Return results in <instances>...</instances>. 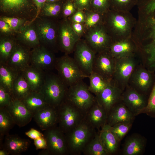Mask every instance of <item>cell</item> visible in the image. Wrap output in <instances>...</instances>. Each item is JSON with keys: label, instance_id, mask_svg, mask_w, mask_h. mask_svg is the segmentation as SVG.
Listing matches in <instances>:
<instances>
[{"label": "cell", "instance_id": "cell-1", "mask_svg": "<svg viewBox=\"0 0 155 155\" xmlns=\"http://www.w3.org/2000/svg\"><path fill=\"white\" fill-rule=\"evenodd\" d=\"M132 37L147 63L155 67V0H140Z\"/></svg>", "mask_w": 155, "mask_h": 155}, {"label": "cell", "instance_id": "cell-2", "mask_svg": "<svg viewBox=\"0 0 155 155\" xmlns=\"http://www.w3.org/2000/svg\"><path fill=\"white\" fill-rule=\"evenodd\" d=\"M136 21L130 11L110 9L104 14L103 25L112 41L131 37Z\"/></svg>", "mask_w": 155, "mask_h": 155}, {"label": "cell", "instance_id": "cell-3", "mask_svg": "<svg viewBox=\"0 0 155 155\" xmlns=\"http://www.w3.org/2000/svg\"><path fill=\"white\" fill-rule=\"evenodd\" d=\"M98 131L84 120L75 128L65 134L68 155L83 154L85 147Z\"/></svg>", "mask_w": 155, "mask_h": 155}, {"label": "cell", "instance_id": "cell-4", "mask_svg": "<svg viewBox=\"0 0 155 155\" xmlns=\"http://www.w3.org/2000/svg\"><path fill=\"white\" fill-rule=\"evenodd\" d=\"M68 88L58 75L46 74L38 92L48 105L57 108L65 100Z\"/></svg>", "mask_w": 155, "mask_h": 155}, {"label": "cell", "instance_id": "cell-5", "mask_svg": "<svg viewBox=\"0 0 155 155\" xmlns=\"http://www.w3.org/2000/svg\"><path fill=\"white\" fill-rule=\"evenodd\" d=\"M65 100L79 109L85 115L96 102L95 96L82 81L68 88Z\"/></svg>", "mask_w": 155, "mask_h": 155}, {"label": "cell", "instance_id": "cell-6", "mask_svg": "<svg viewBox=\"0 0 155 155\" xmlns=\"http://www.w3.org/2000/svg\"><path fill=\"white\" fill-rule=\"evenodd\" d=\"M55 66L58 76L68 87L88 76L80 69L73 58L65 54L56 60Z\"/></svg>", "mask_w": 155, "mask_h": 155}, {"label": "cell", "instance_id": "cell-7", "mask_svg": "<svg viewBox=\"0 0 155 155\" xmlns=\"http://www.w3.org/2000/svg\"><path fill=\"white\" fill-rule=\"evenodd\" d=\"M57 108L58 126L65 134L71 131L84 120V114L65 100Z\"/></svg>", "mask_w": 155, "mask_h": 155}, {"label": "cell", "instance_id": "cell-8", "mask_svg": "<svg viewBox=\"0 0 155 155\" xmlns=\"http://www.w3.org/2000/svg\"><path fill=\"white\" fill-rule=\"evenodd\" d=\"M84 36L86 43L96 54L109 49L112 42L103 24L89 30Z\"/></svg>", "mask_w": 155, "mask_h": 155}, {"label": "cell", "instance_id": "cell-9", "mask_svg": "<svg viewBox=\"0 0 155 155\" xmlns=\"http://www.w3.org/2000/svg\"><path fill=\"white\" fill-rule=\"evenodd\" d=\"M134 56L115 59L113 81L123 91L128 85L131 76L136 68Z\"/></svg>", "mask_w": 155, "mask_h": 155}, {"label": "cell", "instance_id": "cell-10", "mask_svg": "<svg viewBox=\"0 0 155 155\" xmlns=\"http://www.w3.org/2000/svg\"><path fill=\"white\" fill-rule=\"evenodd\" d=\"M74 61L82 71L88 77L92 72V67L96 53L81 39L74 49Z\"/></svg>", "mask_w": 155, "mask_h": 155}, {"label": "cell", "instance_id": "cell-11", "mask_svg": "<svg viewBox=\"0 0 155 155\" xmlns=\"http://www.w3.org/2000/svg\"><path fill=\"white\" fill-rule=\"evenodd\" d=\"M44 134L49 155H68L65 134L57 125L45 131Z\"/></svg>", "mask_w": 155, "mask_h": 155}, {"label": "cell", "instance_id": "cell-12", "mask_svg": "<svg viewBox=\"0 0 155 155\" xmlns=\"http://www.w3.org/2000/svg\"><path fill=\"white\" fill-rule=\"evenodd\" d=\"M0 9L8 16L23 18L31 12L37 13L33 0H0Z\"/></svg>", "mask_w": 155, "mask_h": 155}, {"label": "cell", "instance_id": "cell-13", "mask_svg": "<svg viewBox=\"0 0 155 155\" xmlns=\"http://www.w3.org/2000/svg\"><path fill=\"white\" fill-rule=\"evenodd\" d=\"M115 59L109 49L96 54L92 71L102 76L110 82L113 81L115 69Z\"/></svg>", "mask_w": 155, "mask_h": 155}, {"label": "cell", "instance_id": "cell-14", "mask_svg": "<svg viewBox=\"0 0 155 155\" xmlns=\"http://www.w3.org/2000/svg\"><path fill=\"white\" fill-rule=\"evenodd\" d=\"M80 39L71 27L69 20L64 19L58 28L57 41L61 50L66 54L71 53Z\"/></svg>", "mask_w": 155, "mask_h": 155}, {"label": "cell", "instance_id": "cell-15", "mask_svg": "<svg viewBox=\"0 0 155 155\" xmlns=\"http://www.w3.org/2000/svg\"><path fill=\"white\" fill-rule=\"evenodd\" d=\"M121 100L135 116L141 114L148 102L143 94L128 85L123 91Z\"/></svg>", "mask_w": 155, "mask_h": 155}, {"label": "cell", "instance_id": "cell-16", "mask_svg": "<svg viewBox=\"0 0 155 155\" xmlns=\"http://www.w3.org/2000/svg\"><path fill=\"white\" fill-rule=\"evenodd\" d=\"M56 61L53 53L40 45L33 48L31 52L30 65L44 71L55 66Z\"/></svg>", "mask_w": 155, "mask_h": 155}, {"label": "cell", "instance_id": "cell-17", "mask_svg": "<svg viewBox=\"0 0 155 155\" xmlns=\"http://www.w3.org/2000/svg\"><path fill=\"white\" fill-rule=\"evenodd\" d=\"M154 72L144 67L136 68L128 83L133 86L131 87L138 92H147L152 88L155 82Z\"/></svg>", "mask_w": 155, "mask_h": 155}, {"label": "cell", "instance_id": "cell-18", "mask_svg": "<svg viewBox=\"0 0 155 155\" xmlns=\"http://www.w3.org/2000/svg\"><path fill=\"white\" fill-rule=\"evenodd\" d=\"M123 90L113 81L102 92L95 95L96 102L108 114L111 108L121 100Z\"/></svg>", "mask_w": 155, "mask_h": 155}, {"label": "cell", "instance_id": "cell-19", "mask_svg": "<svg viewBox=\"0 0 155 155\" xmlns=\"http://www.w3.org/2000/svg\"><path fill=\"white\" fill-rule=\"evenodd\" d=\"M29 48L16 42L7 64L17 72L23 71L30 65L31 52Z\"/></svg>", "mask_w": 155, "mask_h": 155}, {"label": "cell", "instance_id": "cell-20", "mask_svg": "<svg viewBox=\"0 0 155 155\" xmlns=\"http://www.w3.org/2000/svg\"><path fill=\"white\" fill-rule=\"evenodd\" d=\"M40 42L49 45H54L57 41L58 26L53 22L42 20L35 24Z\"/></svg>", "mask_w": 155, "mask_h": 155}, {"label": "cell", "instance_id": "cell-21", "mask_svg": "<svg viewBox=\"0 0 155 155\" xmlns=\"http://www.w3.org/2000/svg\"><path fill=\"white\" fill-rule=\"evenodd\" d=\"M33 118L40 129L45 131L57 125V108L47 105L35 113Z\"/></svg>", "mask_w": 155, "mask_h": 155}, {"label": "cell", "instance_id": "cell-22", "mask_svg": "<svg viewBox=\"0 0 155 155\" xmlns=\"http://www.w3.org/2000/svg\"><path fill=\"white\" fill-rule=\"evenodd\" d=\"M109 50L115 59L135 55L138 51L137 46L131 36L117 41H113Z\"/></svg>", "mask_w": 155, "mask_h": 155}, {"label": "cell", "instance_id": "cell-23", "mask_svg": "<svg viewBox=\"0 0 155 155\" xmlns=\"http://www.w3.org/2000/svg\"><path fill=\"white\" fill-rule=\"evenodd\" d=\"M6 108L12 116L15 125L20 127L26 125L33 118L34 115L20 100L13 98L11 103Z\"/></svg>", "mask_w": 155, "mask_h": 155}, {"label": "cell", "instance_id": "cell-24", "mask_svg": "<svg viewBox=\"0 0 155 155\" xmlns=\"http://www.w3.org/2000/svg\"><path fill=\"white\" fill-rule=\"evenodd\" d=\"M135 116L121 100L108 113L107 124L112 126L120 123H133Z\"/></svg>", "mask_w": 155, "mask_h": 155}, {"label": "cell", "instance_id": "cell-25", "mask_svg": "<svg viewBox=\"0 0 155 155\" xmlns=\"http://www.w3.org/2000/svg\"><path fill=\"white\" fill-rule=\"evenodd\" d=\"M108 113L96 102L86 113L84 120L97 131L107 123Z\"/></svg>", "mask_w": 155, "mask_h": 155}, {"label": "cell", "instance_id": "cell-26", "mask_svg": "<svg viewBox=\"0 0 155 155\" xmlns=\"http://www.w3.org/2000/svg\"><path fill=\"white\" fill-rule=\"evenodd\" d=\"M30 143L28 139L22 138L17 135L8 134L5 135L2 149L7 150L10 154L19 155L28 150Z\"/></svg>", "mask_w": 155, "mask_h": 155}, {"label": "cell", "instance_id": "cell-27", "mask_svg": "<svg viewBox=\"0 0 155 155\" xmlns=\"http://www.w3.org/2000/svg\"><path fill=\"white\" fill-rule=\"evenodd\" d=\"M146 140L144 137L137 134H133L125 140L123 147V155H140L145 149Z\"/></svg>", "mask_w": 155, "mask_h": 155}, {"label": "cell", "instance_id": "cell-28", "mask_svg": "<svg viewBox=\"0 0 155 155\" xmlns=\"http://www.w3.org/2000/svg\"><path fill=\"white\" fill-rule=\"evenodd\" d=\"M18 32V39L23 45L33 49L40 45L35 24L32 23L25 24Z\"/></svg>", "mask_w": 155, "mask_h": 155}, {"label": "cell", "instance_id": "cell-29", "mask_svg": "<svg viewBox=\"0 0 155 155\" xmlns=\"http://www.w3.org/2000/svg\"><path fill=\"white\" fill-rule=\"evenodd\" d=\"M28 82L32 92H39L45 78V72L31 65L21 72Z\"/></svg>", "mask_w": 155, "mask_h": 155}, {"label": "cell", "instance_id": "cell-30", "mask_svg": "<svg viewBox=\"0 0 155 155\" xmlns=\"http://www.w3.org/2000/svg\"><path fill=\"white\" fill-rule=\"evenodd\" d=\"M100 140L108 155L115 154L119 149V141L109 129L106 124L99 131Z\"/></svg>", "mask_w": 155, "mask_h": 155}, {"label": "cell", "instance_id": "cell-31", "mask_svg": "<svg viewBox=\"0 0 155 155\" xmlns=\"http://www.w3.org/2000/svg\"><path fill=\"white\" fill-rule=\"evenodd\" d=\"M0 64V86L12 95L13 84L19 72L13 69L7 64Z\"/></svg>", "mask_w": 155, "mask_h": 155}, {"label": "cell", "instance_id": "cell-32", "mask_svg": "<svg viewBox=\"0 0 155 155\" xmlns=\"http://www.w3.org/2000/svg\"><path fill=\"white\" fill-rule=\"evenodd\" d=\"M31 92L27 81L22 73L19 72L13 84L12 92L13 98L21 100Z\"/></svg>", "mask_w": 155, "mask_h": 155}, {"label": "cell", "instance_id": "cell-33", "mask_svg": "<svg viewBox=\"0 0 155 155\" xmlns=\"http://www.w3.org/2000/svg\"><path fill=\"white\" fill-rule=\"evenodd\" d=\"M21 100L34 115L38 110L48 105L38 92H31Z\"/></svg>", "mask_w": 155, "mask_h": 155}, {"label": "cell", "instance_id": "cell-34", "mask_svg": "<svg viewBox=\"0 0 155 155\" xmlns=\"http://www.w3.org/2000/svg\"><path fill=\"white\" fill-rule=\"evenodd\" d=\"M88 78L90 85L88 88L90 91L95 95L102 92L112 82L108 81L99 74L92 71Z\"/></svg>", "mask_w": 155, "mask_h": 155}, {"label": "cell", "instance_id": "cell-35", "mask_svg": "<svg viewBox=\"0 0 155 155\" xmlns=\"http://www.w3.org/2000/svg\"><path fill=\"white\" fill-rule=\"evenodd\" d=\"M15 124L9 112L5 107H0V135L3 137L9 133Z\"/></svg>", "mask_w": 155, "mask_h": 155}, {"label": "cell", "instance_id": "cell-36", "mask_svg": "<svg viewBox=\"0 0 155 155\" xmlns=\"http://www.w3.org/2000/svg\"><path fill=\"white\" fill-rule=\"evenodd\" d=\"M84 155H108L105 150L100 139L99 131L89 142L84 149Z\"/></svg>", "mask_w": 155, "mask_h": 155}, {"label": "cell", "instance_id": "cell-37", "mask_svg": "<svg viewBox=\"0 0 155 155\" xmlns=\"http://www.w3.org/2000/svg\"><path fill=\"white\" fill-rule=\"evenodd\" d=\"M84 11L86 16L85 21L83 24L85 28V33L93 28L103 24L104 14L91 10H86Z\"/></svg>", "mask_w": 155, "mask_h": 155}, {"label": "cell", "instance_id": "cell-38", "mask_svg": "<svg viewBox=\"0 0 155 155\" xmlns=\"http://www.w3.org/2000/svg\"><path fill=\"white\" fill-rule=\"evenodd\" d=\"M16 42L8 38H1L0 41V63L7 64Z\"/></svg>", "mask_w": 155, "mask_h": 155}, {"label": "cell", "instance_id": "cell-39", "mask_svg": "<svg viewBox=\"0 0 155 155\" xmlns=\"http://www.w3.org/2000/svg\"><path fill=\"white\" fill-rule=\"evenodd\" d=\"M46 2L41 9L44 15L48 17L57 16L61 13L64 1Z\"/></svg>", "mask_w": 155, "mask_h": 155}, {"label": "cell", "instance_id": "cell-40", "mask_svg": "<svg viewBox=\"0 0 155 155\" xmlns=\"http://www.w3.org/2000/svg\"><path fill=\"white\" fill-rule=\"evenodd\" d=\"M110 9L130 11L140 0H109Z\"/></svg>", "mask_w": 155, "mask_h": 155}, {"label": "cell", "instance_id": "cell-41", "mask_svg": "<svg viewBox=\"0 0 155 155\" xmlns=\"http://www.w3.org/2000/svg\"><path fill=\"white\" fill-rule=\"evenodd\" d=\"M132 125V123H118L112 126L108 125L110 131L120 141L128 132Z\"/></svg>", "mask_w": 155, "mask_h": 155}, {"label": "cell", "instance_id": "cell-42", "mask_svg": "<svg viewBox=\"0 0 155 155\" xmlns=\"http://www.w3.org/2000/svg\"><path fill=\"white\" fill-rule=\"evenodd\" d=\"M144 113L155 118V81L148 100L147 105L141 113Z\"/></svg>", "mask_w": 155, "mask_h": 155}, {"label": "cell", "instance_id": "cell-43", "mask_svg": "<svg viewBox=\"0 0 155 155\" xmlns=\"http://www.w3.org/2000/svg\"><path fill=\"white\" fill-rule=\"evenodd\" d=\"M0 19L7 23L13 31L17 32L25 24L26 22L24 18L19 17L5 16Z\"/></svg>", "mask_w": 155, "mask_h": 155}, {"label": "cell", "instance_id": "cell-44", "mask_svg": "<svg viewBox=\"0 0 155 155\" xmlns=\"http://www.w3.org/2000/svg\"><path fill=\"white\" fill-rule=\"evenodd\" d=\"M110 9L109 0H92L90 10L104 14Z\"/></svg>", "mask_w": 155, "mask_h": 155}, {"label": "cell", "instance_id": "cell-45", "mask_svg": "<svg viewBox=\"0 0 155 155\" xmlns=\"http://www.w3.org/2000/svg\"><path fill=\"white\" fill-rule=\"evenodd\" d=\"M78 10L73 0H65L63 4L61 13L64 19H68Z\"/></svg>", "mask_w": 155, "mask_h": 155}, {"label": "cell", "instance_id": "cell-46", "mask_svg": "<svg viewBox=\"0 0 155 155\" xmlns=\"http://www.w3.org/2000/svg\"><path fill=\"white\" fill-rule=\"evenodd\" d=\"M13 98L5 89L0 86V107H6L11 103Z\"/></svg>", "mask_w": 155, "mask_h": 155}, {"label": "cell", "instance_id": "cell-47", "mask_svg": "<svg viewBox=\"0 0 155 155\" xmlns=\"http://www.w3.org/2000/svg\"><path fill=\"white\" fill-rule=\"evenodd\" d=\"M71 22L84 24L86 16L84 11L78 10L72 16L68 18Z\"/></svg>", "mask_w": 155, "mask_h": 155}, {"label": "cell", "instance_id": "cell-48", "mask_svg": "<svg viewBox=\"0 0 155 155\" xmlns=\"http://www.w3.org/2000/svg\"><path fill=\"white\" fill-rule=\"evenodd\" d=\"M92 0H73L78 10H90Z\"/></svg>", "mask_w": 155, "mask_h": 155}, {"label": "cell", "instance_id": "cell-49", "mask_svg": "<svg viewBox=\"0 0 155 155\" xmlns=\"http://www.w3.org/2000/svg\"><path fill=\"white\" fill-rule=\"evenodd\" d=\"M72 29L76 34L81 38L84 36L85 32L84 27L83 24L70 22Z\"/></svg>", "mask_w": 155, "mask_h": 155}, {"label": "cell", "instance_id": "cell-50", "mask_svg": "<svg viewBox=\"0 0 155 155\" xmlns=\"http://www.w3.org/2000/svg\"><path fill=\"white\" fill-rule=\"evenodd\" d=\"M34 140V144L36 150L39 149L43 150L47 148L46 140L44 136Z\"/></svg>", "mask_w": 155, "mask_h": 155}, {"label": "cell", "instance_id": "cell-51", "mask_svg": "<svg viewBox=\"0 0 155 155\" xmlns=\"http://www.w3.org/2000/svg\"><path fill=\"white\" fill-rule=\"evenodd\" d=\"M25 134L28 137L34 140L44 136V134L33 128L26 132Z\"/></svg>", "mask_w": 155, "mask_h": 155}, {"label": "cell", "instance_id": "cell-52", "mask_svg": "<svg viewBox=\"0 0 155 155\" xmlns=\"http://www.w3.org/2000/svg\"><path fill=\"white\" fill-rule=\"evenodd\" d=\"M0 30L2 32L7 34L11 33L13 31L7 23L1 19Z\"/></svg>", "mask_w": 155, "mask_h": 155}, {"label": "cell", "instance_id": "cell-53", "mask_svg": "<svg viewBox=\"0 0 155 155\" xmlns=\"http://www.w3.org/2000/svg\"><path fill=\"white\" fill-rule=\"evenodd\" d=\"M34 3L35 5L37 10V14L42 8L45 3L46 2V0H33Z\"/></svg>", "mask_w": 155, "mask_h": 155}, {"label": "cell", "instance_id": "cell-54", "mask_svg": "<svg viewBox=\"0 0 155 155\" xmlns=\"http://www.w3.org/2000/svg\"><path fill=\"white\" fill-rule=\"evenodd\" d=\"M10 154L9 152L6 150L2 149L0 150V155H8Z\"/></svg>", "mask_w": 155, "mask_h": 155}, {"label": "cell", "instance_id": "cell-55", "mask_svg": "<svg viewBox=\"0 0 155 155\" xmlns=\"http://www.w3.org/2000/svg\"><path fill=\"white\" fill-rule=\"evenodd\" d=\"M65 0H46V2H56L63 1H65Z\"/></svg>", "mask_w": 155, "mask_h": 155}]
</instances>
